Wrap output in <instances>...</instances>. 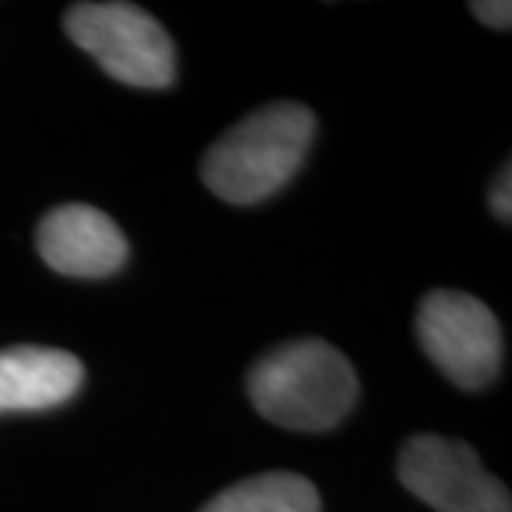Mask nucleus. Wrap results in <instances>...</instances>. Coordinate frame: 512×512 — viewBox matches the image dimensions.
Masks as SVG:
<instances>
[{"instance_id": "obj_6", "label": "nucleus", "mask_w": 512, "mask_h": 512, "mask_svg": "<svg viewBox=\"0 0 512 512\" xmlns=\"http://www.w3.org/2000/svg\"><path fill=\"white\" fill-rule=\"evenodd\" d=\"M37 254L63 276L103 279L117 274L128 259L120 225L92 205H60L37 225Z\"/></svg>"}, {"instance_id": "obj_9", "label": "nucleus", "mask_w": 512, "mask_h": 512, "mask_svg": "<svg viewBox=\"0 0 512 512\" xmlns=\"http://www.w3.org/2000/svg\"><path fill=\"white\" fill-rule=\"evenodd\" d=\"M470 9L490 29H510L512 26V3L507 0H481V3H473Z\"/></svg>"}, {"instance_id": "obj_5", "label": "nucleus", "mask_w": 512, "mask_h": 512, "mask_svg": "<svg viewBox=\"0 0 512 512\" xmlns=\"http://www.w3.org/2000/svg\"><path fill=\"white\" fill-rule=\"evenodd\" d=\"M399 478L436 512H512L510 490L481 467L464 441L413 436L402 447Z\"/></svg>"}, {"instance_id": "obj_10", "label": "nucleus", "mask_w": 512, "mask_h": 512, "mask_svg": "<svg viewBox=\"0 0 512 512\" xmlns=\"http://www.w3.org/2000/svg\"><path fill=\"white\" fill-rule=\"evenodd\" d=\"M512 174L510 165L501 168L498 180H495L493 191H490V205H493V214L501 222H510L512 217Z\"/></svg>"}, {"instance_id": "obj_4", "label": "nucleus", "mask_w": 512, "mask_h": 512, "mask_svg": "<svg viewBox=\"0 0 512 512\" xmlns=\"http://www.w3.org/2000/svg\"><path fill=\"white\" fill-rule=\"evenodd\" d=\"M416 336L427 359L461 390H481L501 367V325L470 293H427L416 313Z\"/></svg>"}, {"instance_id": "obj_8", "label": "nucleus", "mask_w": 512, "mask_h": 512, "mask_svg": "<svg viewBox=\"0 0 512 512\" xmlns=\"http://www.w3.org/2000/svg\"><path fill=\"white\" fill-rule=\"evenodd\" d=\"M200 512H322V501L305 476L274 470L222 490Z\"/></svg>"}, {"instance_id": "obj_2", "label": "nucleus", "mask_w": 512, "mask_h": 512, "mask_svg": "<svg viewBox=\"0 0 512 512\" xmlns=\"http://www.w3.org/2000/svg\"><path fill=\"white\" fill-rule=\"evenodd\" d=\"M259 416L288 430H330L359 399L356 370L322 339H299L262 356L248 376Z\"/></svg>"}, {"instance_id": "obj_3", "label": "nucleus", "mask_w": 512, "mask_h": 512, "mask_svg": "<svg viewBox=\"0 0 512 512\" xmlns=\"http://www.w3.org/2000/svg\"><path fill=\"white\" fill-rule=\"evenodd\" d=\"M66 35L103 72L137 89H168L177 77L174 43L146 9L134 3H74Z\"/></svg>"}, {"instance_id": "obj_1", "label": "nucleus", "mask_w": 512, "mask_h": 512, "mask_svg": "<svg viewBox=\"0 0 512 512\" xmlns=\"http://www.w3.org/2000/svg\"><path fill=\"white\" fill-rule=\"evenodd\" d=\"M316 117L302 103H271L225 131L202 157V183L231 205H254L291 183L313 143Z\"/></svg>"}, {"instance_id": "obj_7", "label": "nucleus", "mask_w": 512, "mask_h": 512, "mask_svg": "<svg viewBox=\"0 0 512 512\" xmlns=\"http://www.w3.org/2000/svg\"><path fill=\"white\" fill-rule=\"evenodd\" d=\"M83 362L57 348L0 350V413H35L60 407L83 387Z\"/></svg>"}]
</instances>
